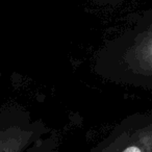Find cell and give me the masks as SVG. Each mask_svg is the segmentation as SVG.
Wrapping results in <instances>:
<instances>
[{"mask_svg": "<svg viewBox=\"0 0 152 152\" xmlns=\"http://www.w3.org/2000/svg\"><path fill=\"white\" fill-rule=\"evenodd\" d=\"M93 70L110 83L152 93V7L127 17L96 51Z\"/></svg>", "mask_w": 152, "mask_h": 152, "instance_id": "obj_1", "label": "cell"}, {"mask_svg": "<svg viewBox=\"0 0 152 152\" xmlns=\"http://www.w3.org/2000/svg\"><path fill=\"white\" fill-rule=\"evenodd\" d=\"M61 134L18 103L0 107V152H57Z\"/></svg>", "mask_w": 152, "mask_h": 152, "instance_id": "obj_2", "label": "cell"}, {"mask_svg": "<svg viewBox=\"0 0 152 152\" xmlns=\"http://www.w3.org/2000/svg\"><path fill=\"white\" fill-rule=\"evenodd\" d=\"M89 152H152V112L123 118Z\"/></svg>", "mask_w": 152, "mask_h": 152, "instance_id": "obj_3", "label": "cell"}]
</instances>
